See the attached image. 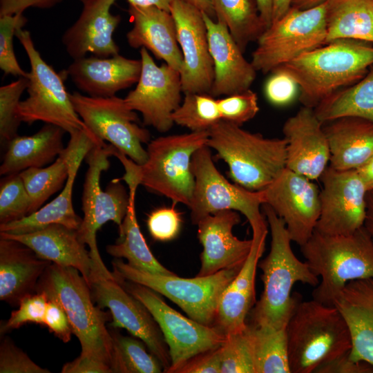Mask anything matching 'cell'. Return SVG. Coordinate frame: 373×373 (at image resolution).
Segmentation results:
<instances>
[{
  "instance_id": "cell-1",
  "label": "cell",
  "mask_w": 373,
  "mask_h": 373,
  "mask_svg": "<svg viewBox=\"0 0 373 373\" xmlns=\"http://www.w3.org/2000/svg\"><path fill=\"white\" fill-rule=\"evenodd\" d=\"M271 233L268 255L258 262L262 271L263 291L251 310L250 324L284 329L297 304L298 294H292L296 283L316 287L319 279L307 262L294 253L284 220L267 204H262Z\"/></svg>"
},
{
  "instance_id": "cell-2",
  "label": "cell",
  "mask_w": 373,
  "mask_h": 373,
  "mask_svg": "<svg viewBox=\"0 0 373 373\" xmlns=\"http://www.w3.org/2000/svg\"><path fill=\"white\" fill-rule=\"evenodd\" d=\"M372 66L373 44L336 39L274 70L289 75L298 86L300 103L314 108L334 92L358 82Z\"/></svg>"
},
{
  "instance_id": "cell-3",
  "label": "cell",
  "mask_w": 373,
  "mask_h": 373,
  "mask_svg": "<svg viewBox=\"0 0 373 373\" xmlns=\"http://www.w3.org/2000/svg\"><path fill=\"white\" fill-rule=\"evenodd\" d=\"M209 132H192L162 136L147 144V159L137 164L112 146V155L122 164L124 180L129 189L139 185L164 195L174 203L189 206L195 184L191 170L193 153L207 145Z\"/></svg>"
},
{
  "instance_id": "cell-4",
  "label": "cell",
  "mask_w": 373,
  "mask_h": 373,
  "mask_svg": "<svg viewBox=\"0 0 373 373\" xmlns=\"http://www.w3.org/2000/svg\"><path fill=\"white\" fill-rule=\"evenodd\" d=\"M305 262L321 281L312 299L329 306L350 281L373 278V240L364 227L345 235H326L314 230L300 246Z\"/></svg>"
},
{
  "instance_id": "cell-5",
  "label": "cell",
  "mask_w": 373,
  "mask_h": 373,
  "mask_svg": "<svg viewBox=\"0 0 373 373\" xmlns=\"http://www.w3.org/2000/svg\"><path fill=\"white\" fill-rule=\"evenodd\" d=\"M208 132L207 146L227 163L233 182L248 190L265 189L286 168L285 137H265L222 119Z\"/></svg>"
},
{
  "instance_id": "cell-6",
  "label": "cell",
  "mask_w": 373,
  "mask_h": 373,
  "mask_svg": "<svg viewBox=\"0 0 373 373\" xmlns=\"http://www.w3.org/2000/svg\"><path fill=\"white\" fill-rule=\"evenodd\" d=\"M291 373H312L350 351L347 325L335 306L300 300L285 327Z\"/></svg>"
},
{
  "instance_id": "cell-7",
  "label": "cell",
  "mask_w": 373,
  "mask_h": 373,
  "mask_svg": "<svg viewBox=\"0 0 373 373\" xmlns=\"http://www.w3.org/2000/svg\"><path fill=\"white\" fill-rule=\"evenodd\" d=\"M38 291L55 296L64 307L80 343V355L111 367L113 341L106 323L112 316L95 305L90 286L79 270L52 263L41 277Z\"/></svg>"
},
{
  "instance_id": "cell-8",
  "label": "cell",
  "mask_w": 373,
  "mask_h": 373,
  "mask_svg": "<svg viewBox=\"0 0 373 373\" xmlns=\"http://www.w3.org/2000/svg\"><path fill=\"white\" fill-rule=\"evenodd\" d=\"M112 155L111 144L94 146L85 159L88 164L82 198L84 216L77 233L79 240L89 248L98 277L115 279L105 266L97 245V232L107 222L113 221L119 227L128 211L131 197L120 179L111 180L105 190L100 186V177L110 166Z\"/></svg>"
},
{
  "instance_id": "cell-9",
  "label": "cell",
  "mask_w": 373,
  "mask_h": 373,
  "mask_svg": "<svg viewBox=\"0 0 373 373\" xmlns=\"http://www.w3.org/2000/svg\"><path fill=\"white\" fill-rule=\"evenodd\" d=\"M114 276L146 286L169 298L193 320L213 327L220 298L240 267L226 269L207 276L184 278L137 269L115 258Z\"/></svg>"
},
{
  "instance_id": "cell-10",
  "label": "cell",
  "mask_w": 373,
  "mask_h": 373,
  "mask_svg": "<svg viewBox=\"0 0 373 373\" xmlns=\"http://www.w3.org/2000/svg\"><path fill=\"white\" fill-rule=\"evenodd\" d=\"M15 36L30 62L28 97L20 101L17 113L21 122H43L61 128L69 134L87 128L73 106L66 89L63 73L58 74L35 48L29 31L19 28Z\"/></svg>"
},
{
  "instance_id": "cell-11",
  "label": "cell",
  "mask_w": 373,
  "mask_h": 373,
  "mask_svg": "<svg viewBox=\"0 0 373 373\" xmlns=\"http://www.w3.org/2000/svg\"><path fill=\"white\" fill-rule=\"evenodd\" d=\"M326 1L307 9L291 7L257 39L251 63L266 74L327 44Z\"/></svg>"
},
{
  "instance_id": "cell-12",
  "label": "cell",
  "mask_w": 373,
  "mask_h": 373,
  "mask_svg": "<svg viewBox=\"0 0 373 373\" xmlns=\"http://www.w3.org/2000/svg\"><path fill=\"white\" fill-rule=\"evenodd\" d=\"M191 170L195 184L188 207L193 224L208 215L227 209L244 215L251 229L268 224L260 210L264 204L262 191H250L227 180L216 168L208 146L193 153Z\"/></svg>"
},
{
  "instance_id": "cell-13",
  "label": "cell",
  "mask_w": 373,
  "mask_h": 373,
  "mask_svg": "<svg viewBox=\"0 0 373 373\" xmlns=\"http://www.w3.org/2000/svg\"><path fill=\"white\" fill-rule=\"evenodd\" d=\"M140 300L158 324L168 345L171 365L168 373L178 371L193 357L220 346L226 339L214 327L187 318L168 305L158 293L142 285L115 278Z\"/></svg>"
},
{
  "instance_id": "cell-14",
  "label": "cell",
  "mask_w": 373,
  "mask_h": 373,
  "mask_svg": "<svg viewBox=\"0 0 373 373\" xmlns=\"http://www.w3.org/2000/svg\"><path fill=\"white\" fill-rule=\"evenodd\" d=\"M70 99L75 110L95 137L107 141L137 164L146 162L147 152L143 144L151 141L150 133L138 124L137 113L128 106L124 98L92 97L74 92Z\"/></svg>"
},
{
  "instance_id": "cell-15",
  "label": "cell",
  "mask_w": 373,
  "mask_h": 373,
  "mask_svg": "<svg viewBox=\"0 0 373 373\" xmlns=\"http://www.w3.org/2000/svg\"><path fill=\"white\" fill-rule=\"evenodd\" d=\"M320 179L321 213L315 231L345 235L363 227L368 189L358 170H337L329 166Z\"/></svg>"
},
{
  "instance_id": "cell-16",
  "label": "cell",
  "mask_w": 373,
  "mask_h": 373,
  "mask_svg": "<svg viewBox=\"0 0 373 373\" xmlns=\"http://www.w3.org/2000/svg\"><path fill=\"white\" fill-rule=\"evenodd\" d=\"M140 52V76L124 100L131 109L142 114L144 125L165 133L174 124L171 115L182 102L180 72L166 63L157 66L144 48Z\"/></svg>"
},
{
  "instance_id": "cell-17",
  "label": "cell",
  "mask_w": 373,
  "mask_h": 373,
  "mask_svg": "<svg viewBox=\"0 0 373 373\" xmlns=\"http://www.w3.org/2000/svg\"><path fill=\"white\" fill-rule=\"evenodd\" d=\"M92 298L101 309L108 308L113 327L126 329L142 341L168 372L171 365L169 347L162 331L146 307L128 292L115 279L98 277L90 286Z\"/></svg>"
},
{
  "instance_id": "cell-18",
  "label": "cell",
  "mask_w": 373,
  "mask_h": 373,
  "mask_svg": "<svg viewBox=\"0 0 373 373\" xmlns=\"http://www.w3.org/2000/svg\"><path fill=\"white\" fill-rule=\"evenodd\" d=\"M261 191L264 204L284 220L291 241L299 246L306 243L314 232L321 213L317 185L285 168Z\"/></svg>"
},
{
  "instance_id": "cell-19",
  "label": "cell",
  "mask_w": 373,
  "mask_h": 373,
  "mask_svg": "<svg viewBox=\"0 0 373 373\" xmlns=\"http://www.w3.org/2000/svg\"><path fill=\"white\" fill-rule=\"evenodd\" d=\"M176 27L183 64L180 71L184 94H210L214 77L202 12L182 0H173L170 7Z\"/></svg>"
},
{
  "instance_id": "cell-20",
  "label": "cell",
  "mask_w": 373,
  "mask_h": 373,
  "mask_svg": "<svg viewBox=\"0 0 373 373\" xmlns=\"http://www.w3.org/2000/svg\"><path fill=\"white\" fill-rule=\"evenodd\" d=\"M104 142L96 137L88 128L70 133L68 144L71 152L69 172L61 192L49 203L23 218L0 224V232L8 234H23L44 228L52 224H60L78 229L82 218L75 212L72 194L75 178L82 162L96 144Z\"/></svg>"
},
{
  "instance_id": "cell-21",
  "label": "cell",
  "mask_w": 373,
  "mask_h": 373,
  "mask_svg": "<svg viewBox=\"0 0 373 373\" xmlns=\"http://www.w3.org/2000/svg\"><path fill=\"white\" fill-rule=\"evenodd\" d=\"M283 133L287 142L286 168L313 181L319 179L329 163L330 151L323 123L314 108L303 106L286 119Z\"/></svg>"
},
{
  "instance_id": "cell-22",
  "label": "cell",
  "mask_w": 373,
  "mask_h": 373,
  "mask_svg": "<svg viewBox=\"0 0 373 373\" xmlns=\"http://www.w3.org/2000/svg\"><path fill=\"white\" fill-rule=\"evenodd\" d=\"M240 222L238 211L230 209L208 215L198 222V237L203 249L197 276H210L243 265L253 241L252 238L239 239L233 234V228Z\"/></svg>"
},
{
  "instance_id": "cell-23",
  "label": "cell",
  "mask_w": 373,
  "mask_h": 373,
  "mask_svg": "<svg viewBox=\"0 0 373 373\" xmlns=\"http://www.w3.org/2000/svg\"><path fill=\"white\" fill-rule=\"evenodd\" d=\"M116 0H86L77 20L64 33L62 43L67 53L77 59L92 53L99 57L119 54L113 34L121 17L113 15Z\"/></svg>"
},
{
  "instance_id": "cell-24",
  "label": "cell",
  "mask_w": 373,
  "mask_h": 373,
  "mask_svg": "<svg viewBox=\"0 0 373 373\" xmlns=\"http://www.w3.org/2000/svg\"><path fill=\"white\" fill-rule=\"evenodd\" d=\"M267 233V227L252 230L250 253L221 295L213 327L225 336L240 332L247 325V317L256 303V274Z\"/></svg>"
},
{
  "instance_id": "cell-25",
  "label": "cell",
  "mask_w": 373,
  "mask_h": 373,
  "mask_svg": "<svg viewBox=\"0 0 373 373\" xmlns=\"http://www.w3.org/2000/svg\"><path fill=\"white\" fill-rule=\"evenodd\" d=\"M213 63V82L210 95L228 96L250 89L256 70L222 23L202 12Z\"/></svg>"
},
{
  "instance_id": "cell-26",
  "label": "cell",
  "mask_w": 373,
  "mask_h": 373,
  "mask_svg": "<svg viewBox=\"0 0 373 373\" xmlns=\"http://www.w3.org/2000/svg\"><path fill=\"white\" fill-rule=\"evenodd\" d=\"M141 70L140 59H128L118 54L108 57L94 55L74 59L62 73L87 95L107 97L137 83Z\"/></svg>"
},
{
  "instance_id": "cell-27",
  "label": "cell",
  "mask_w": 373,
  "mask_h": 373,
  "mask_svg": "<svg viewBox=\"0 0 373 373\" xmlns=\"http://www.w3.org/2000/svg\"><path fill=\"white\" fill-rule=\"evenodd\" d=\"M0 238L18 240L32 249L41 258L60 266L77 269L89 286L98 277L90 251L79 240L77 229L52 224L23 234L0 232Z\"/></svg>"
},
{
  "instance_id": "cell-28",
  "label": "cell",
  "mask_w": 373,
  "mask_h": 373,
  "mask_svg": "<svg viewBox=\"0 0 373 373\" xmlns=\"http://www.w3.org/2000/svg\"><path fill=\"white\" fill-rule=\"evenodd\" d=\"M128 14L133 23L126 33L128 45L133 48L147 49L157 59L180 72L183 58L171 12L156 6H129Z\"/></svg>"
},
{
  "instance_id": "cell-29",
  "label": "cell",
  "mask_w": 373,
  "mask_h": 373,
  "mask_svg": "<svg viewBox=\"0 0 373 373\" xmlns=\"http://www.w3.org/2000/svg\"><path fill=\"white\" fill-rule=\"evenodd\" d=\"M52 263L18 240L0 238V300L19 306L23 298L37 291Z\"/></svg>"
},
{
  "instance_id": "cell-30",
  "label": "cell",
  "mask_w": 373,
  "mask_h": 373,
  "mask_svg": "<svg viewBox=\"0 0 373 373\" xmlns=\"http://www.w3.org/2000/svg\"><path fill=\"white\" fill-rule=\"evenodd\" d=\"M334 306L349 328L350 358L373 366V278L347 283Z\"/></svg>"
},
{
  "instance_id": "cell-31",
  "label": "cell",
  "mask_w": 373,
  "mask_h": 373,
  "mask_svg": "<svg viewBox=\"0 0 373 373\" xmlns=\"http://www.w3.org/2000/svg\"><path fill=\"white\" fill-rule=\"evenodd\" d=\"M330 151L329 166L357 169L373 158V122L355 117L323 124Z\"/></svg>"
},
{
  "instance_id": "cell-32",
  "label": "cell",
  "mask_w": 373,
  "mask_h": 373,
  "mask_svg": "<svg viewBox=\"0 0 373 373\" xmlns=\"http://www.w3.org/2000/svg\"><path fill=\"white\" fill-rule=\"evenodd\" d=\"M64 132L57 126L46 124L32 135L15 137L6 144L0 175L17 174L29 168L44 167L53 162L65 148Z\"/></svg>"
},
{
  "instance_id": "cell-33",
  "label": "cell",
  "mask_w": 373,
  "mask_h": 373,
  "mask_svg": "<svg viewBox=\"0 0 373 373\" xmlns=\"http://www.w3.org/2000/svg\"><path fill=\"white\" fill-rule=\"evenodd\" d=\"M326 42L354 39L373 44V0H326Z\"/></svg>"
},
{
  "instance_id": "cell-34",
  "label": "cell",
  "mask_w": 373,
  "mask_h": 373,
  "mask_svg": "<svg viewBox=\"0 0 373 373\" xmlns=\"http://www.w3.org/2000/svg\"><path fill=\"white\" fill-rule=\"evenodd\" d=\"M135 193L136 190L129 189L131 202L118 227L119 237L115 244L106 246V251L115 258L126 259L129 265L137 269L158 275H175L154 256L140 231L135 209Z\"/></svg>"
},
{
  "instance_id": "cell-35",
  "label": "cell",
  "mask_w": 373,
  "mask_h": 373,
  "mask_svg": "<svg viewBox=\"0 0 373 373\" xmlns=\"http://www.w3.org/2000/svg\"><path fill=\"white\" fill-rule=\"evenodd\" d=\"M314 110L323 124L343 117L373 122V66L358 82L334 92Z\"/></svg>"
},
{
  "instance_id": "cell-36",
  "label": "cell",
  "mask_w": 373,
  "mask_h": 373,
  "mask_svg": "<svg viewBox=\"0 0 373 373\" xmlns=\"http://www.w3.org/2000/svg\"><path fill=\"white\" fill-rule=\"evenodd\" d=\"M215 17L224 24L242 51L266 30L255 0H212Z\"/></svg>"
},
{
  "instance_id": "cell-37",
  "label": "cell",
  "mask_w": 373,
  "mask_h": 373,
  "mask_svg": "<svg viewBox=\"0 0 373 373\" xmlns=\"http://www.w3.org/2000/svg\"><path fill=\"white\" fill-rule=\"evenodd\" d=\"M255 373H291L285 328L247 323Z\"/></svg>"
},
{
  "instance_id": "cell-38",
  "label": "cell",
  "mask_w": 373,
  "mask_h": 373,
  "mask_svg": "<svg viewBox=\"0 0 373 373\" xmlns=\"http://www.w3.org/2000/svg\"><path fill=\"white\" fill-rule=\"evenodd\" d=\"M70 152L68 144L50 165L29 168L19 173L30 199L29 215L40 209L65 184L68 176Z\"/></svg>"
},
{
  "instance_id": "cell-39",
  "label": "cell",
  "mask_w": 373,
  "mask_h": 373,
  "mask_svg": "<svg viewBox=\"0 0 373 373\" xmlns=\"http://www.w3.org/2000/svg\"><path fill=\"white\" fill-rule=\"evenodd\" d=\"M110 333L113 341V372L160 373L164 370L157 358L147 352L143 342L113 330Z\"/></svg>"
},
{
  "instance_id": "cell-40",
  "label": "cell",
  "mask_w": 373,
  "mask_h": 373,
  "mask_svg": "<svg viewBox=\"0 0 373 373\" xmlns=\"http://www.w3.org/2000/svg\"><path fill=\"white\" fill-rule=\"evenodd\" d=\"M171 118L174 124L192 132L208 131L221 119L217 99L209 93H197L184 94Z\"/></svg>"
},
{
  "instance_id": "cell-41",
  "label": "cell",
  "mask_w": 373,
  "mask_h": 373,
  "mask_svg": "<svg viewBox=\"0 0 373 373\" xmlns=\"http://www.w3.org/2000/svg\"><path fill=\"white\" fill-rule=\"evenodd\" d=\"M30 199L19 173L5 176L0 184V224L29 215Z\"/></svg>"
},
{
  "instance_id": "cell-42",
  "label": "cell",
  "mask_w": 373,
  "mask_h": 373,
  "mask_svg": "<svg viewBox=\"0 0 373 373\" xmlns=\"http://www.w3.org/2000/svg\"><path fill=\"white\" fill-rule=\"evenodd\" d=\"M220 352L221 373H255L247 325L240 332L227 335Z\"/></svg>"
},
{
  "instance_id": "cell-43",
  "label": "cell",
  "mask_w": 373,
  "mask_h": 373,
  "mask_svg": "<svg viewBox=\"0 0 373 373\" xmlns=\"http://www.w3.org/2000/svg\"><path fill=\"white\" fill-rule=\"evenodd\" d=\"M28 86V78L21 77L0 87V138L4 144L18 135L21 121L17 109L21 96Z\"/></svg>"
},
{
  "instance_id": "cell-44",
  "label": "cell",
  "mask_w": 373,
  "mask_h": 373,
  "mask_svg": "<svg viewBox=\"0 0 373 373\" xmlns=\"http://www.w3.org/2000/svg\"><path fill=\"white\" fill-rule=\"evenodd\" d=\"M27 21L23 13L0 16V68L5 75L28 77L15 56L13 38L19 28Z\"/></svg>"
},
{
  "instance_id": "cell-45",
  "label": "cell",
  "mask_w": 373,
  "mask_h": 373,
  "mask_svg": "<svg viewBox=\"0 0 373 373\" xmlns=\"http://www.w3.org/2000/svg\"><path fill=\"white\" fill-rule=\"evenodd\" d=\"M47 301L48 296L44 291H36L23 298L19 308L12 311L10 318L1 324V334L18 329L28 323L44 326Z\"/></svg>"
},
{
  "instance_id": "cell-46",
  "label": "cell",
  "mask_w": 373,
  "mask_h": 373,
  "mask_svg": "<svg viewBox=\"0 0 373 373\" xmlns=\"http://www.w3.org/2000/svg\"><path fill=\"white\" fill-rule=\"evenodd\" d=\"M221 119L241 126L259 111L258 97L251 89L217 99Z\"/></svg>"
},
{
  "instance_id": "cell-47",
  "label": "cell",
  "mask_w": 373,
  "mask_h": 373,
  "mask_svg": "<svg viewBox=\"0 0 373 373\" xmlns=\"http://www.w3.org/2000/svg\"><path fill=\"white\" fill-rule=\"evenodd\" d=\"M36 364L9 336L0 344V373H50Z\"/></svg>"
},
{
  "instance_id": "cell-48",
  "label": "cell",
  "mask_w": 373,
  "mask_h": 373,
  "mask_svg": "<svg viewBox=\"0 0 373 373\" xmlns=\"http://www.w3.org/2000/svg\"><path fill=\"white\" fill-rule=\"evenodd\" d=\"M146 223L153 238L162 242L171 240L180 232L181 213L173 207L158 208L148 216Z\"/></svg>"
},
{
  "instance_id": "cell-49",
  "label": "cell",
  "mask_w": 373,
  "mask_h": 373,
  "mask_svg": "<svg viewBox=\"0 0 373 373\" xmlns=\"http://www.w3.org/2000/svg\"><path fill=\"white\" fill-rule=\"evenodd\" d=\"M265 84V94L267 100L275 106H285L295 98L298 86L287 74L274 70Z\"/></svg>"
},
{
  "instance_id": "cell-50",
  "label": "cell",
  "mask_w": 373,
  "mask_h": 373,
  "mask_svg": "<svg viewBox=\"0 0 373 373\" xmlns=\"http://www.w3.org/2000/svg\"><path fill=\"white\" fill-rule=\"evenodd\" d=\"M46 294L48 301L44 326L64 343H68L73 334L68 317L57 298L52 294Z\"/></svg>"
},
{
  "instance_id": "cell-51",
  "label": "cell",
  "mask_w": 373,
  "mask_h": 373,
  "mask_svg": "<svg viewBox=\"0 0 373 373\" xmlns=\"http://www.w3.org/2000/svg\"><path fill=\"white\" fill-rule=\"evenodd\" d=\"M350 352L343 353L320 365L314 373H373V366L352 359Z\"/></svg>"
},
{
  "instance_id": "cell-52",
  "label": "cell",
  "mask_w": 373,
  "mask_h": 373,
  "mask_svg": "<svg viewBox=\"0 0 373 373\" xmlns=\"http://www.w3.org/2000/svg\"><path fill=\"white\" fill-rule=\"evenodd\" d=\"M177 373H221L220 346L193 357Z\"/></svg>"
},
{
  "instance_id": "cell-53",
  "label": "cell",
  "mask_w": 373,
  "mask_h": 373,
  "mask_svg": "<svg viewBox=\"0 0 373 373\" xmlns=\"http://www.w3.org/2000/svg\"><path fill=\"white\" fill-rule=\"evenodd\" d=\"M62 373H113L111 367L104 362L79 355L65 363Z\"/></svg>"
},
{
  "instance_id": "cell-54",
  "label": "cell",
  "mask_w": 373,
  "mask_h": 373,
  "mask_svg": "<svg viewBox=\"0 0 373 373\" xmlns=\"http://www.w3.org/2000/svg\"><path fill=\"white\" fill-rule=\"evenodd\" d=\"M60 0H0V16L23 12L30 7L48 8Z\"/></svg>"
},
{
  "instance_id": "cell-55",
  "label": "cell",
  "mask_w": 373,
  "mask_h": 373,
  "mask_svg": "<svg viewBox=\"0 0 373 373\" xmlns=\"http://www.w3.org/2000/svg\"><path fill=\"white\" fill-rule=\"evenodd\" d=\"M260 16L264 22L266 29L272 22L274 0H255Z\"/></svg>"
},
{
  "instance_id": "cell-56",
  "label": "cell",
  "mask_w": 373,
  "mask_h": 373,
  "mask_svg": "<svg viewBox=\"0 0 373 373\" xmlns=\"http://www.w3.org/2000/svg\"><path fill=\"white\" fill-rule=\"evenodd\" d=\"M363 227L373 240V189L366 195V213Z\"/></svg>"
},
{
  "instance_id": "cell-57",
  "label": "cell",
  "mask_w": 373,
  "mask_h": 373,
  "mask_svg": "<svg viewBox=\"0 0 373 373\" xmlns=\"http://www.w3.org/2000/svg\"><path fill=\"white\" fill-rule=\"evenodd\" d=\"M132 6H156L170 12V7L173 0H126Z\"/></svg>"
},
{
  "instance_id": "cell-58",
  "label": "cell",
  "mask_w": 373,
  "mask_h": 373,
  "mask_svg": "<svg viewBox=\"0 0 373 373\" xmlns=\"http://www.w3.org/2000/svg\"><path fill=\"white\" fill-rule=\"evenodd\" d=\"M291 3L292 0H274L272 22L279 19L285 15L291 7Z\"/></svg>"
},
{
  "instance_id": "cell-59",
  "label": "cell",
  "mask_w": 373,
  "mask_h": 373,
  "mask_svg": "<svg viewBox=\"0 0 373 373\" xmlns=\"http://www.w3.org/2000/svg\"><path fill=\"white\" fill-rule=\"evenodd\" d=\"M369 190L373 189V158L357 169Z\"/></svg>"
},
{
  "instance_id": "cell-60",
  "label": "cell",
  "mask_w": 373,
  "mask_h": 373,
  "mask_svg": "<svg viewBox=\"0 0 373 373\" xmlns=\"http://www.w3.org/2000/svg\"><path fill=\"white\" fill-rule=\"evenodd\" d=\"M186 3H188L198 9L201 12L207 14L208 16L212 19L216 18L214 10L212 4V0H182Z\"/></svg>"
},
{
  "instance_id": "cell-61",
  "label": "cell",
  "mask_w": 373,
  "mask_h": 373,
  "mask_svg": "<svg viewBox=\"0 0 373 373\" xmlns=\"http://www.w3.org/2000/svg\"><path fill=\"white\" fill-rule=\"evenodd\" d=\"M326 0H292L291 6L299 9H307L318 6Z\"/></svg>"
},
{
  "instance_id": "cell-62",
  "label": "cell",
  "mask_w": 373,
  "mask_h": 373,
  "mask_svg": "<svg viewBox=\"0 0 373 373\" xmlns=\"http://www.w3.org/2000/svg\"><path fill=\"white\" fill-rule=\"evenodd\" d=\"M79 1H81L83 3V2L85 1L86 0H79Z\"/></svg>"
}]
</instances>
